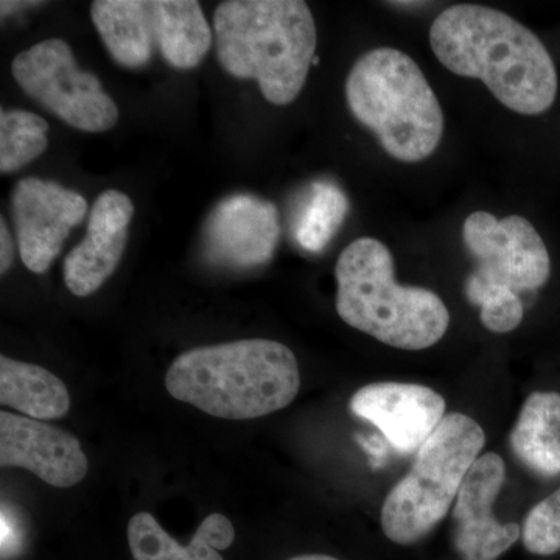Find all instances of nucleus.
<instances>
[{
	"mask_svg": "<svg viewBox=\"0 0 560 560\" xmlns=\"http://www.w3.org/2000/svg\"><path fill=\"white\" fill-rule=\"evenodd\" d=\"M280 237L279 212L272 202L254 195L224 198L205 226V253L213 264L254 268L271 260Z\"/></svg>",
	"mask_w": 560,
	"mask_h": 560,
	"instance_id": "obj_13",
	"label": "nucleus"
},
{
	"mask_svg": "<svg viewBox=\"0 0 560 560\" xmlns=\"http://www.w3.org/2000/svg\"><path fill=\"white\" fill-rule=\"evenodd\" d=\"M464 243L478 268L471 276L515 293L540 289L551 275V260L539 232L523 217L499 220L474 212L464 221Z\"/></svg>",
	"mask_w": 560,
	"mask_h": 560,
	"instance_id": "obj_9",
	"label": "nucleus"
},
{
	"mask_svg": "<svg viewBox=\"0 0 560 560\" xmlns=\"http://www.w3.org/2000/svg\"><path fill=\"white\" fill-rule=\"evenodd\" d=\"M348 209V198L337 184L316 180L294 219V241L308 253H320L340 231Z\"/></svg>",
	"mask_w": 560,
	"mask_h": 560,
	"instance_id": "obj_19",
	"label": "nucleus"
},
{
	"mask_svg": "<svg viewBox=\"0 0 560 560\" xmlns=\"http://www.w3.org/2000/svg\"><path fill=\"white\" fill-rule=\"evenodd\" d=\"M21 259L35 275L49 271L72 228L88 213V201L79 191L57 183L25 178L11 194Z\"/></svg>",
	"mask_w": 560,
	"mask_h": 560,
	"instance_id": "obj_10",
	"label": "nucleus"
},
{
	"mask_svg": "<svg viewBox=\"0 0 560 560\" xmlns=\"http://www.w3.org/2000/svg\"><path fill=\"white\" fill-rule=\"evenodd\" d=\"M486 434L469 416H445L419 448L407 477L383 501V533L393 544H418L436 528L455 503L464 478L480 458Z\"/></svg>",
	"mask_w": 560,
	"mask_h": 560,
	"instance_id": "obj_6",
	"label": "nucleus"
},
{
	"mask_svg": "<svg viewBox=\"0 0 560 560\" xmlns=\"http://www.w3.org/2000/svg\"><path fill=\"white\" fill-rule=\"evenodd\" d=\"M522 540L530 555L552 556L560 551V488L528 512Z\"/></svg>",
	"mask_w": 560,
	"mask_h": 560,
	"instance_id": "obj_22",
	"label": "nucleus"
},
{
	"mask_svg": "<svg viewBox=\"0 0 560 560\" xmlns=\"http://www.w3.org/2000/svg\"><path fill=\"white\" fill-rule=\"evenodd\" d=\"M173 399L213 418L249 420L289 407L301 388L290 348L271 340L202 346L176 357L165 375Z\"/></svg>",
	"mask_w": 560,
	"mask_h": 560,
	"instance_id": "obj_2",
	"label": "nucleus"
},
{
	"mask_svg": "<svg viewBox=\"0 0 560 560\" xmlns=\"http://www.w3.org/2000/svg\"><path fill=\"white\" fill-rule=\"evenodd\" d=\"M506 481L499 453H485L464 478L453 504L455 548L460 560H497L522 536L517 523H500L493 504Z\"/></svg>",
	"mask_w": 560,
	"mask_h": 560,
	"instance_id": "obj_11",
	"label": "nucleus"
},
{
	"mask_svg": "<svg viewBox=\"0 0 560 560\" xmlns=\"http://www.w3.org/2000/svg\"><path fill=\"white\" fill-rule=\"evenodd\" d=\"M91 16L110 57L128 69L143 68L154 55L172 68L194 69L213 43L197 0H95Z\"/></svg>",
	"mask_w": 560,
	"mask_h": 560,
	"instance_id": "obj_7",
	"label": "nucleus"
},
{
	"mask_svg": "<svg viewBox=\"0 0 560 560\" xmlns=\"http://www.w3.org/2000/svg\"><path fill=\"white\" fill-rule=\"evenodd\" d=\"M444 397L418 383H371L357 390L350 410L374 423L400 453L418 452L445 416Z\"/></svg>",
	"mask_w": 560,
	"mask_h": 560,
	"instance_id": "obj_14",
	"label": "nucleus"
},
{
	"mask_svg": "<svg viewBox=\"0 0 560 560\" xmlns=\"http://www.w3.org/2000/svg\"><path fill=\"white\" fill-rule=\"evenodd\" d=\"M135 206L119 190L103 191L92 206L86 237L65 259L70 293L88 298L116 271L128 242Z\"/></svg>",
	"mask_w": 560,
	"mask_h": 560,
	"instance_id": "obj_15",
	"label": "nucleus"
},
{
	"mask_svg": "<svg viewBox=\"0 0 560 560\" xmlns=\"http://www.w3.org/2000/svg\"><path fill=\"white\" fill-rule=\"evenodd\" d=\"M33 5H39V2H5L3 0L2 3H0V10H2V18H5L7 14L14 13V11H20L22 9H28V7Z\"/></svg>",
	"mask_w": 560,
	"mask_h": 560,
	"instance_id": "obj_24",
	"label": "nucleus"
},
{
	"mask_svg": "<svg viewBox=\"0 0 560 560\" xmlns=\"http://www.w3.org/2000/svg\"><path fill=\"white\" fill-rule=\"evenodd\" d=\"M235 539V529L226 515L210 514L189 545L173 539L150 512H138L128 523V545L135 560H224L221 550H228Z\"/></svg>",
	"mask_w": 560,
	"mask_h": 560,
	"instance_id": "obj_16",
	"label": "nucleus"
},
{
	"mask_svg": "<svg viewBox=\"0 0 560 560\" xmlns=\"http://www.w3.org/2000/svg\"><path fill=\"white\" fill-rule=\"evenodd\" d=\"M0 466L16 467L54 486L72 488L84 480L90 460L69 431L43 420L0 412Z\"/></svg>",
	"mask_w": 560,
	"mask_h": 560,
	"instance_id": "obj_12",
	"label": "nucleus"
},
{
	"mask_svg": "<svg viewBox=\"0 0 560 560\" xmlns=\"http://www.w3.org/2000/svg\"><path fill=\"white\" fill-rule=\"evenodd\" d=\"M335 276L340 318L383 345L429 349L448 329L451 313L444 301L434 291L399 285L393 254L375 238L350 243L337 261Z\"/></svg>",
	"mask_w": 560,
	"mask_h": 560,
	"instance_id": "obj_4",
	"label": "nucleus"
},
{
	"mask_svg": "<svg viewBox=\"0 0 560 560\" xmlns=\"http://www.w3.org/2000/svg\"><path fill=\"white\" fill-rule=\"evenodd\" d=\"M49 124L24 109L0 110V173H13L39 158L49 145Z\"/></svg>",
	"mask_w": 560,
	"mask_h": 560,
	"instance_id": "obj_20",
	"label": "nucleus"
},
{
	"mask_svg": "<svg viewBox=\"0 0 560 560\" xmlns=\"http://www.w3.org/2000/svg\"><path fill=\"white\" fill-rule=\"evenodd\" d=\"M289 560H340V559L331 558V556H326V555H302V556H296V558H291Z\"/></svg>",
	"mask_w": 560,
	"mask_h": 560,
	"instance_id": "obj_25",
	"label": "nucleus"
},
{
	"mask_svg": "<svg viewBox=\"0 0 560 560\" xmlns=\"http://www.w3.org/2000/svg\"><path fill=\"white\" fill-rule=\"evenodd\" d=\"M466 296L481 311V323L493 334H510L523 320V305L515 291L506 287L489 285L474 276L466 282Z\"/></svg>",
	"mask_w": 560,
	"mask_h": 560,
	"instance_id": "obj_21",
	"label": "nucleus"
},
{
	"mask_svg": "<svg viewBox=\"0 0 560 560\" xmlns=\"http://www.w3.org/2000/svg\"><path fill=\"white\" fill-rule=\"evenodd\" d=\"M220 65L253 79L272 105L296 101L315 61L316 24L301 0H228L213 13Z\"/></svg>",
	"mask_w": 560,
	"mask_h": 560,
	"instance_id": "obj_3",
	"label": "nucleus"
},
{
	"mask_svg": "<svg viewBox=\"0 0 560 560\" xmlns=\"http://www.w3.org/2000/svg\"><path fill=\"white\" fill-rule=\"evenodd\" d=\"M11 72L28 97L77 130L105 132L119 120L116 102L94 73L80 70L65 40L47 39L21 51Z\"/></svg>",
	"mask_w": 560,
	"mask_h": 560,
	"instance_id": "obj_8",
	"label": "nucleus"
},
{
	"mask_svg": "<svg viewBox=\"0 0 560 560\" xmlns=\"http://www.w3.org/2000/svg\"><path fill=\"white\" fill-rule=\"evenodd\" d=\"M0 404L36 420L60 419L70 410L69 389L46 368L0 357Z\"/></svg>",
	"mask_w": 560,
	"mask_h": 560,
	"instance_id": "obj_18",
	"label": "nucleus"
},
{
	"mask_svg": "<svg viewBox=\"0 0 560 560\" xmlns=\"http://www.w3.org/2000/svg\"><path fill=\"white\" fill-rule=\"evenodd\" d=\"M14 248L13 241L9 228H7L5 220H0V272L5 275L13 267Z\"/></svg>",
	"mask_w": 560,
	"mask_h": 560,
	"instance_id": "obj_23",
	"label": "nucleus"
},
{
	"mask_svg": "<svg viewBox=\"0 0 560 560\" xmlns=\"http://www.w3.org/2000/svg\"><path fill=\"white\" fill-rule=\"evenodd\" d=\"M346 98L353 117L394 160H427L441 143L440 101L418 62L404 51L378 47L364 54L350 70Z\"/></svg>",
	"mask_w": 560,
	"mask_h": 560,
	"instance_id": "obj_5",
	"label": "nucleus"
},
{
	"mask_svg": "<svg viewBox=\"0 0 560 560\" xmlns=\"http://www.w3.org/2000/svg\"><path fill=\"white\" fill-rule=\"evenodd\" d=\"M430 44L444 68L481 80L514 113L537 116L558 95V72L534 32L489 7H448L430 28Z\"/></svg>",
	"mask_w": 560,
	"mask_h": 560,
	"instance_id": "obj_1",
	"label": "nucleus"
},
{
	"mask_svg": "<svg viewBox=\"0 0 560 560\" xmlns=\"http://www.w3.org/2000/svg\"><path fill=\"white\" fill-rule=\"evenodd\" d=\"M511 451L541 478L560 475V394L536 390L523 404L510 434Z\"/></svg>",
	"mask_w": 560,
	"mask_h": 560,
	"instance_id": "obj_17",
	"label": "nucleus"
}]
</instances>
